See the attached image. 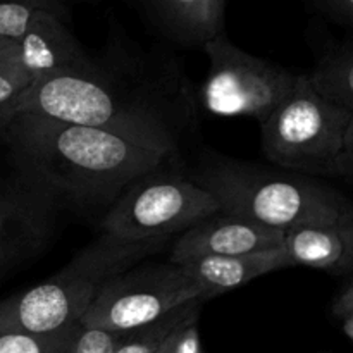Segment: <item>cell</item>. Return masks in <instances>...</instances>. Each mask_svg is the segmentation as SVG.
Returning <instances> with one entry per match:
<instances>
[{"mask_svg":"<svg viewBox=\"0 0 353 353\" xmlns=\"http://www.w3.org/2000/svg\"><path fill=\"white\" fill-rule=\"evenodd\" d=\"M343 331L348 338L353 341V316H348L347 319H343Z\"/></svg>","mask_w":353,"mask_h":353,"instance_id":"cell-28","label":"cell"},{"mask_svg":"<svg viewBox=\"0 0 353 353\" xmlns=\"http://www.w3.org/2000/svg\"><path fill=\"white\" fill-rule=\"evenodd\" d=\"M331 312L338 319H347L348 316H353V279L340 292V295L334 299Z\"/></svg>","mask_w":353,"mask_h":353,"instance_id":"cell-24","label":"cell"},{"mask_svg":"<svg viewBox=\"0 0 353 353\" xmlns=\"http://www.w3.org/2000/svg\"><path fill=\"white\" fill-rule=\"evenodd\" d=\"M217 212L214 196L193 179L159 169L117 196L103 216L102 230L123 241L157 240L185 233Z\"/></svg>","mask_w":353,"mask_h":353,"instance_id":"cell-6","label":"cell"},{"mask_svg":"<svg viewBox=\"0 0 353 353\" xmlns=\"http://www.w3.org/2000/svg\"><path fill=\"white\" fill-rule=\"evenodd\" d=\"M292 265L323 269L331 274H353V236L341 223L334 226H295L283 241Z\"/></svg>","mask_w":353,"mask_h":353,"instance_id":"cell-14","label":"cell"},{"mask_svg":"<svg viewBox=\"0 0 353 353\" xmlns=\"http://www.w3.org/2000/svg\"><path fill=\"white\" fill-rule=\"evenodd\" d=\"M352 114L316 92L309 76L261 124L262 150L279 168L302 176L334 178Z\"/></svg>","mask_w":353,"mask_h":353,"instance_id":"cell-5","label":"cell"},{"mask_svg":"<svg viewBox=\"0 0 353 353\" xmlns=\"http://www.w3.org/2000/svg\"><path fill=\"white\" fill-rule=\"evenodd\" d=\"M121 334L76 324L62 353H114Z\"/></svg>","mask_w":353,"mask_h":353,"instance_id":"cell-20","label":"cell"},{"mask_svg":"<svg viewBox=\"0 0 353 353\" xmlns=\"http://www.w3.org/2000/svg\"><path fill=\"white\" fill-rule=\"evenodd\" d=\"M193 181L214 196L221 214L276 230L334 226L352 203L330 186L302 174H278L231 159L200 165Z\"/></svg>","mask_w":353,"mask_h":353,"instance_id":"cell-3","label":"cell"},{"mask_svg":"<svg viewBox=\"0 0 353 353\" xmlns=\"http://www.w3.org/2000/svg\"><path fill=\"white\" fill-rule=\"evenodd\" d=\"M65 17L68 7L64 3L45 10L16 41L17 62L33 81L92 62V57L83 50L79 40L65 24Z\"/></svg>","mask_w":353,"mask_h":353,"instance_id":"cell-11","label":"cell"},{"mask_svg":"<svg viewBox=\"0 0 353 353\" xmlns=\"http://www.w3.org/2000/svg\"><path fill=\"white\" fill-rule=\"evenodd\" d=\"M57 202L21 178L0 186V271L26 261L47 245Z\"/></svg>","mask_w":353,"mask_h":353,"instance_id":"cell-9","label":"cell"},{"mask_svg":"<svg viewBox=\"0 0 353 353\" xmlns=\"http://www.w3.org/2000/svg\"><path fill=\"white\" fill-rule=\"evenodd\" d=\"M16 114H34L76 126L95 128L134 141L148 150L172 155L176 131L171 114L154 97L117 81L92 62L31 83Z\"/></svg>","mask_w":353,"mask_h":353,"instance_id":"cell-2","label":"cell"},{"mask_svg":"<svg viewBox=\"0 0 353 353\" xmlns=\"http://www.w3.org/2000/svg\"><path fill=\"white\" fill-rule=\"evenodd\" d=\"M307 76L319 95L353 116V38L326 52Z\"/></svg>","mask_w":353,"mask_h":353,"instance_id":"cell-15","label":"cell"},{"mask_svg":"<svg viewBox=\"0 0 353 353\" xmlns=\"http://www.w3.org/2000/svg\"><path fill=\"white\" fill-rule=\"evenodd\" d=\"M202 303L200 300H193L147 326L121 333L119 345L114 353H155L176 330L199 321Z\"/></svg>","mask_w":353,"mask_h":353,"instance_id":"cell-16","label":"cell"},{"mask_svg":"<svg viewBox=\"0 0 353 353\" xmlns=\"http://www.w3.org/2000/svg\"><path fill=\"white\" fill-rule=\"evenodd\" d=\"M334 178H343L345 181L353 183V117L345 138V148L336 162Z\"/></svg>","mask_w":353,"mask_h":353,"instance_id":"cell-23","label":"cell"},{"mask_svg":"<svg viewBox=\"0 0 353 353\" xmlns=\"http://www.w3.org/2000/svg\"><path fill=\"white\" fill-rule=\"evenodd\" d=\"M203 50L210 61L203 100L217 116H248L262 124L295 88L299 74L241 50L224 34Z\"/></svg>","mask_w":353,"mask_h":353,"instance_id":"cell-8","label":"cell"},{"mask_svg":"<svg viewBox=\"0 0 353 353\" xmlns=\"http://www.w3.org/2000/svg\"><path fill=\"white\" fill-rule=\"evenodd\" d=\"M74 326L52 334L0 327V353H62Z\"/></svg>","mask_w":353,"mask_h":353,"instance_id":"cell-17","label":"cell"},{"mask_svg":"<svg viewBox=\"0 0 353 353\" xmlns=\"http://www.w3.org/2000/svg\"><path fill=\"white\" fill-rule=\"evenodd\" d=\"M340 223L343 224L348 231H350L352 236H353V203L350 205V209L343 214V217L340 219Z\"/></svg>","mask_w":353,"mask_h":353,"instance_id":"cell-27","label":"cell"},{"mask_svg":"<svg viewBox=\"0 0 353 353\" xmlns=\"http://www.w3.org/2000/svg\"><path fill=\"white\" fill-rule=\"evenodd\" d=\"M196 323H199V321H196ZM196 323L188 324V326L183 327V330L179 331L172 353H205L203 352Z\"/></svg>","mask_w":353,"mask_h":353,"instance_id":"cell-22","label":"cell"},{"mask_svg":"<svg viewBox=\"0 0 353 353\" xmlns=\"http://www.w3.org/2000/svg\"><path fill=\"white\" fill-rule=\"evenodd\" d=\"M283 241V230L217 212L181 233L172 247L169 262L185 265L205 257L257 254L281 248Z\"/></svg>","mask_w":353,"mask_h":353,"instance_id":"cell-10","label":"cell"},{"mask_svg":"<svg viewBox=\"0 0 353 353\" xmlns=\"http://www.w3.org/2000/svg\"><path fill=\"white\" fill-rule=\"evenodd\" d=\"M193 300L202 302V290L185 265L172 262L140 265L107 283L79 324L128 333Z\"/></svg>","mask_w":353,"mask_h":353,"instance_id":"cell-7","label":"cell"},{"mask_svg":"<svg viewBox=\"0 0 353 353\" xmlns=\"http://www.w3.org/2000/svg\"><path fill=\"white\" fill-rule=\"evenodd\" d=\"M16 54H17L16 41H9L0 38V59L16 57Z\"/></svg>","mask_w":353,"mask_h":353,"instance_id":"cell-25","label":"cell"},{"mask_svg":"<svg viewBox=\"0 0 353 353\" xmlns=\"http://www.w3.org/2000/svg\"><path fill=\"white\" fill-rule=\"evenodd\" d=\"M0 134L21 178L55 202L112 205L141 176L164 168L171 155L95 128L34 114H14Z\"/></svg>","mask_w":353,"mask_h":353,"instance_id":"cell-1","label":"cell"},{"mask_svg":"<svg viewBox=\"0 0 353 353\" xmlns=\"http://www.w3.org/2000/svg\"><path fill=\"white\" fill-rule=\"evenodd\" d=\"M145 9L179 43L205 47L224 34V0H148Z\"/></svg>","mask_w":353,"mask_h":353,"instance_id":"cell-13","label":"cell"},{"mask_svg":"<svg viewBox=\"0 0 353 353\" xmlns=\"http://www.w3.org/2000/svg\"><path fill=\"white\" fill-rule=\"evenodd\" d=\"M186 271L199 283L202 302L221 293L231 292L279 269L292 268L285 248H274L257 254L234 255V257H205L185 264Z\"/></svg>","mask_w":353,"mask_h":353,"instance_id":"cell-12","label":"cell"},{"mask_svg":"<svg viewBox=\"0 0 353 353\" xmlns=\"http://www.w3.org/2000/svg\"><path fill=\"white\" fill-rule=\"evenodd\" d=\"M61 6L57 0H23L0 2V38L17 41L45 10Z\"/></svg>","mask_w":353,"mask_h":353,"instance_id":"cell-18","label":"cell"},{"mask_svg":"<svg viewBox=\"0 0 353 353\" xmlns=\"http://www.w3.org/2000/svg\"><path fill=\"white\" fill-rule=\"evenodd\" d=\"M164 241H123L103 233L52 278L2 300L0 327L52 334L76 326L107 283L161 250Z\"/></svg>","mask_w":353,"mask_h":353,"instance_id":"cell-4","label":"cell"},{"mask_svg":"<svg viewBox=\"0 0 353 353\" xmlns=\"http://www.w3.org/2000/svg\"><path fill=\"white\" fill-rule=\"evenodd\" d=\"M314 6L327 19L353 31V0H323Z\"/></svg>","mask_w":353,"mask_h":353,"instance_id":"cell-21","label":"cell"},{"mask_svg":"<svg viewBox=\"0 0 353 353\" xmlns=\"http://www.w3.org/2000/svg\"><path fill=\"white\" fill-rule=\"evenodd\" d=\"M195 323H196V321H195ZM190 324H192V323H190ZM186 326H188V324H186ZM186 326H183V327H186ZM183 327L176 330L174 333H172L171 336H169L168 340H165L164 343L161 345V348H159V350L155 353H172V350H174V345H176V338H178V333L183 330Z\"/></svg>","mask_w":353,"mask_h":353,"instance_id":"cell-26","label":"cell"},{"mask_svg":"<svg viewBox=\"0 0 353 353\" xmlns=\"http://www.w3.org/2000/svg\"><path fill=\"white\" fill-rule=\"evenodd\" d=\"M31 83L33 79L16 57L0 59V128L16 114Z\"/></svg>","mask_w":353,"mask_h":353,"instance_id":"cell-19","label":"cell"}]
</instances>
